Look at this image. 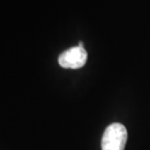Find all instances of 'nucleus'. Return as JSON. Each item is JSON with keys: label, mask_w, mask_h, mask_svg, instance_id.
Returning a JSON list of instances; mask_svg holds the SVG:
<instances>
[{"label": "nucleus", "mask_w": 150, "mask_h": 150, "mask_svg": "<svg viewBox=\"0 0 150 150\" xmlns=\"http://www.w3.org/2000/svg\"><path fill=\"white\" fill-rule=\"evenodd\" d=\"M127 139H128V133L123 124H110L105 130L102 137V150H124Z\"/></svg>", "instance_id": "nucleus-1"}, {"label": "nucleus", "mask_w": 150, "mask_h": 150, "mask_svg": "<svg viewBox=\"0 0 150 150\" xmlns=\"http://www.w3.org/2000/svg\"><path fill=\"white\" fill-rule=\"evenodd\" d=\"M87 60V52L84 47H74L60 54L59 65L67 69H79L83 67Z\"/></svg>", "instance_id": "nucleus-2"}]
</instances>
